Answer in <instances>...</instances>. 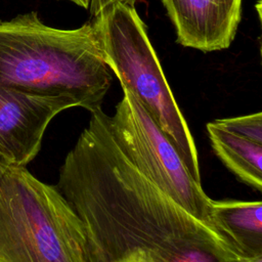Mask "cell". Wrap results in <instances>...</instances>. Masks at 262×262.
Listing matches in <instances>:
<instances>
[{"label": "cell", "mask_w": 262, "mask_h": 262, "mask_svg": "<svg viewBox=\"0 0 262 262\" xmlns=\"http://www.w3.org/2000/svg\"><path fill=\"white\" fill-rule=\"evenodd\" d=\"M98 108L59 169L57 189L82 221L92 262H236L244 258L141 174Z\"/></svg>", "instance_id": "cell-1"}, {"label": "cell", "mask_w": 262, "mask_h": 262, "mask_svg": "<svg viewBox=\"0 0 262 262\" xmlns=\"http://www.w3.org/2000/svg\"><path fill=\"white\" fill-rule=\"evenodd\" d=\"M112 83L93 21L71 30L45 25L36 11L0 21V86L68 95L90 113Z\"/></svg>", "instance_id": "cell-2"}, {"label": "cell", "mask_w": 262, "mask_h": 262, "mask_svg": "<svg viewBox=\"0 0 262 262\" xmlns=\"http://www.w3.org/2000/svg\"><path fill=\"white\" fill-rule=\"evenodd\" d=\"M0 262H92L77 213L25 167L0 171Z\"/></svg>", "instance_id": "cell-3"}, {"label": "cell", "mask_w": 262, "mask_h": 262, "mask_svg": "<svg viewBox=\"0 0 262 262\" xmlns=\"http://www.w3.org/2000/svg\"><path fill=\"white\" fill-rule=\"evenodd\" d=\"M93 23L104 60L122 88L140 102L175 146L190 175L201 182L194 139L134 6L113 2L94 16Z\"/></svg>", "instance_id": "cell-4"}, {"label": "cell", "mask_w": 262, "mask_h": 262, "mask_svg": "<svg viewBox=\"0 0 262 262\" xmlns=\"http://www.w3.org/2000/svg\"><path fill=\"white\" fill-rule=\"evenodd\" d=\"M123 92L114 115L106 117L116 144L141 174L195 218L213 227L211 199L201 182L190 175L175 146L140 102L127 89L123 88Z\"/></svg>", "instance_id": "cell-5"}, {"label": "cell", "mask_w": 262, "mask_h": 262, "mask_svg": "<svg viewBox=\"0 0 262 262\" xmlns=\"http://www.w3.org/2000/svg\"><path fill=\"white\" fill-rule=\"evenodd\" d=\"M74 106L79 102L68 95H42L0 86V163L26 167L38 155L51 120Z\"/></svg>", "instance_id": "cell-6"}, {"label": "cell", "mask_w": 262, "mask_h": 262, "mask_svg": "<svg viewBox=\"0 0 262 262\" xmlns=\"http://www.w3.org/2000/svg\"><path fill=\"white\" fill-rule=\"evenodd\" d=\"M243 0H162L177 42L204 52L226 49L242 15Z\"/></svg>", "instance_id": "cell-7"}, {"label": "cell", "mask_w": 262, "mask_h": 262, "mask_svg": "<svg viewBox=\"0 0 262 262\" xmlns=\"http://www.w3.org/2000/svg\"><path fill=\"white\" fill-rule=\"evenodd\" d=\"M212 226L222 234L239 256L262 257L261 201H213L210 205Z\"/></svg>", "instance_id": "cell-8"}, {"label": "cell", "mask_w": 262, "mask_h": 262, "mask_svg": "<svg viewBox=\"0 0 262 262\" xmlns=\"http://www.w3.org/2000/svg\"><path fill=\"white\" fill-rule=\"evenodd\" d=\"M207 133L215 155L241 181L262 190V144L231 133L216 121L207 124Z\"/></svg>", "instance_id": "cell-9"}, {"label": "cell", "mask_w": 262, "mask_h": 262, "mask_svg": "<svg viewBox=\"0 0 262 262\" xmlns=\"http://www.w3.org/2000/svg\"><path fill=\"white\" fill-rule=\"evenodd\" d=\"M225 130L262 144V113L215 120Z\"/></svg>", "instance_id": "cell-10"}, {"label": "cell", "mask_w": 262, "mask_h": 262, "mask_svg": "<svg viewBox=\"0 0 262 262\" xmlns=\"http://www.w3.org/2000/svg\"><path fill=\"white\" fill-rule=\"evenodd\" d=\"M137 0H90L89 9L93 16H95L104 6L113 3V2H122L130 6H134Z\"/></svg>", "instance_id": "cell-11"}, {"label": "cell", "mask_w": 262, "mask_h": 262, "mask_svg": "<svg viewBox=\"0 0 262 262\" xmlns=\"http://www.w3.org/2000/svg\"><path fill=\"white\" fill-rule=\"evenodd\" d=\"M68 1L73 2L76 5H78L82 8H85V9H88L89 5H90V0H68Z\"/></svg>", "instance_id": "cell-12"}, {"label": "cell", "mask_w": 262, "mask_h": 262, "mask_svg": "<svg viewBox=\"0 0 262 262\" xmlns=\"http://www.w3.org/2000/svg\"><path fill=\"white\" fill-rule=\"evenodd\" d=\"M236 262H262V257L261 258H253V259H248V258H241Z\"/></svg>", "instance_id": "cell-13"}, {"label": "cell", "mask_w": 262, "mask_h": 262, "mask_svg": "<svg viewBox=\"0 0 262 262\" xmlns=\"http://www.w3.org/2000/svg\"><path fill=\"white\" fill-rule=\"evenodd\" d=\"M3 166H6V165H3V164H1V163H0V171H1V169L3 168Z\"/></svg>", "instance_id": "cell-14"}]
</instances>
